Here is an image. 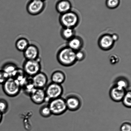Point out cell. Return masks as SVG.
<instances>
[{"instance_id": "1", "label": "cell", "mask_w": 131, "mask_h": 131, "mask_svg": "<svg viewBox=\"0 0 131 131\" xmlns=\"http://www.w3.org/2000/svg\"><path fill=\"white\" fill-rule=\"evenodd\" d=\"M75 52L69 47H63L57 52L56 56L57 61L63 66H71L77 61Z\"/></svg>"}, {"instance_id": "2", "label": "cell", "mask_w": 131, "mask_h": 131, "mask_svg": "<svg viewBox=\"0 0 131 131\" xmlns=\"http://www.w3.org/2000/svg\"><path fill=\"white\" fill-rule=\"evenodd\" d=\"M4 93L10 97H15L20 93L21 87L18 82L14 78L10 77L2 85Z\"/></svg>"}, {"instance_id": "3", "label": "cell", "mask_w": 131, "mask_h": 131, "mask_svg": "<svg viewBox=\"0 0 131 131\" xmlns=\"http://www.w3.org/2000/svg\"><path fill=\"white\" fill-rule=\"evenodd\" d=\"M79 21L78 14L71 11L61 14L59 17L60 24L63 27L74 29L78 25Z\"/></svg>"}, {"instance_id": "4", "label": "cell", "mask_w": 131, "mask_h": 131, "mask_svg": "<svg viewBox=\"0 0 131 131\" xmlns=\"http://www.w3.org/2000/svg\"><path fill=\"white\" fill-rule=\"evenodd\" d=\"M23 67L26 75L32 77L41 71L42 66L40 58L36 60H25L23 64Z\"/></svg>"}, {"instance_id": "5", "label": "cell", "mask_w": 131, "mask_h": 131, "mask_svg": "<svg viewBox=\"0 0 131 131\" xmlns=\"http://www.w3.org/2000/svg\"><path fill=\"white\" fill-rule=\"evenodd\" d=\"M45 90L46 96L45 102L47 103L51 100L61 97L64 91L61 85L52 82L47 85Z\"/></svg>"}, {"instance_id": "6", "label": "cell", "mask_w": 131, "mask_h": 131, "mask_svg": "<svg viewBox=\"0 0 131 131\" xmlns=\"http://www.w3.org/2000/svg\"><path fill=\"white\" fill-rule=\"evenodd\" d=\"M47 104L52 115L59 116L62 115L68 110L65 99L62 97L51 100Z\"/></svg>"}, {"instance_id": "7", "label": "cell", "mask_w": 131, "mask_h": 131, "mask_svg": "<svg viewBox=\"0 0 131 131\" xmlns=\"http://www.w3.org/2000/svg\"><path fill=\"white\" fill-rule=\"evenodd\" d=\"M45 8L43 1L41 0H32L27 5L26 9L29 15H37L43 12Z\"/></svg>"}, {"instance_id": "8", "label": "cell", "mask_w": 131, "mask_h": 131, "mask_svg": "<svg viewBox=\"0 0 131 131\" xmlns=\"http://www.w3.org/2000/svg\"><path fill=\"white\" fill-rule=\"evenodd\" d=\"M29 96L31 100L36 105H41L45 102L46 96L45 89L35 88Z\"/></svg>"}, {"instance_id": "9", "label": "cell", "mask_w": 131, "mask_h": 131, "mask_svg": "<svg viewBox=\"0 0 131 131\" xmlns=\"http://www.w3.org/2000/svg\"><path fill=\"white\" fill-rule=\"evenodd\" d=\"M65 100L68 110L70 111H76L79 109L81 106V100L77 95H69L67 96Z\"/></svg>"}, {"instance_id": "10", "label": "cell", "mask_w": 131, "mask_h": 131, "mask_svg": "<svg viewBox=\"0 0 131 131\" xmlns=\"http://www.w3.org/2000/svg\"><path fill=\"white\" fill-rule=\"evenodd\" d=\"M31 80L35 88L45 89L48 84V77L41 71L32 77Z\"/></svg>"}, {"instance_id": "11", "label": "cell", "mask_w": 131, "mask_h": 131, "mask_svg": "<svg viewBox=\"0 0 131 131\" xmlns=\"http://www.w3.org/2000/svg\"><path fill=\"white\" fill-rule=\"evenodd\" d=\"M23 52L25 60H36L40 58L39 48L34 44H29Z\"/></svg>"}, {"instance_id": "12", "label": "cell", "mask_w": 131, "mask_h": 131, "mask_svg": "<svg viewBox=\"0 0 131 131\" xmlns=\"http://www.w3.org/2000/svg\"><path fill=\"white\" fill-rule=\"evenodd\" d=\"M115 42L111 35L105 34L100 37L98 44L100 48L106 51L111 49L113 47Z\"/></svg>"}, {"instance_id": "13", "label": "cell", "mask_w": 131, "mask_h": 131, "mask_svg": "<svg viewBox=\"0 0 131 131\" xmlns=\"http://www.w3.org/2000/svg\"><path fill=\"white\" fill-rule=\"evenodd\" d=\"M127 90L123 88L114 85L110 91V96L112 100L115 102L122 101Z\"/></svg>"}, {"instance_id": "14", "label": "cell", "mask_w": 131, "mask_h": 131, "mask_svg": "<svg viewBox=\"0 0 131 131\" xmlns=\"http://www.w3.org/2000/svg\"><path fill=\"white\" fill-rule=\"evenodd\" d=\"M83 45V39L79 37L74 36L68 41V47L75 52L80 50Z\"/></svg>"}, {"instance_id": "15", "label": "cell", "mask_w": 131, "mask_h": 131, "mask_svg": "<svg viewBox=\"0 0 131 131\" xmlns=\"http://www.w3.org/2000/svg\"><path fill=\"white\" fill-rule=\"evenodd\" d=\"M71 4L68 0H61L57 3L56 6L57 12L61 14L65 13L71 11Z\"/></svg>"}, {"instance_id": "16", "label": "cell", "mask_w": 131, "mask_h": 131, "mask_svg": "<svg viewBox=\"0 0 131 131\" xmlns=\"http://www.w3.org/2000/svg\"><path fill=\"white\" fill-rule=\"evenodd\" d=\"M66 75L61 70H56L51 74V82L56 84L61 85L65 81Z\"/></svg>"}, {"instance_id": "17", "label": "cell", "mask_w": 131, "mask_h": 131, "mask_svg": "<svg viewBox=\"0 0 131 131\" xmlns=\"http://www.w3.org/2000/svg\"><path fill=\"white\" fill-rule=\"evenodd\" d=\"M18 68L15 64L8 62L4 64L1 70L8 75L9 77H12L17 70Z\"/></svg>"}, {"instance_id": "18", "label": "cell", "mask_w": 131, "mask_h": 131, "mask_svg": "<svg viewBox=\"0 0 131 131\" xmlns=\"http://www.w3.org/2000/svg\"><path fill=\"white\" fill-rule=\"evenodd\" d=\"M29 44V41L27 38L22 37L18 38L16 41L15 46L18 51L23 52Z\"/></svg>"}, {"instance_id": "19", "label": "cell", "mask_w": 131, "mask_h": 131, "mask_svg": "<svg viewBox=\"0 0 131 131\" xmlns=\"http://www.w3.org/2000/svg\"><path fill=\"white\" fill-rule=\"evenodd\" d=\"M75 31L73 28L63 27L61 31V35L63 38L69 41L74 36Z\"/></svg>"}, {"instance_id": "20", "label": "cell", "mask_w": 131, "mask_h": 131, "mask_svg": "<svg viewBox=\"0 0 131 131\" xmlns=\"http://www.w3.org/2000/svg\"><path fill=\"white\" fill-rule=\"evenodd\" d=\"M114 85L126 90L129 88V83L126 78L124 77H119L115 79Z\"/></svg>"}, {"instance_id": "21", "label": "cell", "mask_w": 131, "mask_h": 131, "mask_svg": "<svg viewBox=\"0 0 131 131\" xmlns=\"http://www.w3.org/2000/svg\"><path fill=\"white\" fill-rule=\"evenodd\" d=\"M39 113L41 116L44 118H48L52 115L48 104L42 106L39 110Z\"/></svg>"}, {"instance_id": "22", "label": "cell", "mask_w": 131, "mask_h": 131, "mask_svg": "<svg viewBox=\"0 0 131 131\" xmlns=\"http://www.w3.org/2000/svg\"><path fill=\"white\" fill-rule=\"evenodd\" d=\"M123 105L126 107L130 108L131 107V92L127 91L122 100Z\"/></svg>"}, {"instance_id": "23", "label": "cell", "mask_w": 131, "mask_h": 131, "mask_svg": "<svg viewBox=\"0 0 131 131\" xmlns=\"http://www.w3.org/2000/svg\"><path fill=\"white\" fill-rule=\"evenodd\" d=\"M9 104L4 99L0 98V113L3 114L6 113L8 111Z\"/></svg>"}, {"instance_id": "24", "label": "cell", "mask_w": 131, "mask_h": 131, "mask_svg": "<svg viewBox=\"0 0 131 131\" xmlns=\"http://www.w3.org/2000/svg\"><path fill=\"white\" fill-rule=\"evenodd\" d=\"M120 0H106V5L109 8H116L120 4Z\"/></svg>"}, {"instance_id": "25", "label": "cell", "mask_w": 131, "mask_h": 131, "mask_svg": "<svg viewBox=\"0 0 131 131\" xmlns=\"http://www.w3.org/2000/svg\"><path fill=\"white\" fill-rule=\"evenodd\" d=\"M10 77L7 74L2 70H0V84L2 85Z\"/></svg>"}, {"instance_id": "26", "label": "cell", "mask_w": 131, "mask_h": 131, "mask_svg": "<svg viewBox=\"0 0 131 131\" xmlns=\"http://www.w3.org/2000/svg\"><path fill=\"white\" fill-rule=\"evenodd\" d=\"M75 57L77 61H82L85 57V54L83 51L80 50L75 52Z\"/></svg>"}, {"instance_id": "27", "label": "cell", "mask_w": 131, "mask_h": 131, "mask_svg": "<svg viewBox=\"0 0 131 131\" xmlns=\"http://www.w3.org/2000/svg\"><path fill=\"white\" fill-rule=\"evenodd\" d=\"M120 131H131V124L129 122L123 123L121 126Z\"/></svg>"}, {"instance_id": "28", "label": "cell", "mask_w": 131, "mask_h": 131, "mask_svg": "<svg viewBox=\"0 0 131 131\" xmlns=\"http://www.w3.org/2000/svg\"><path fill=\"white\" fill-rule=\"evenodd\" d=\"M110 61L111 64L114 65L119 62V59L118 57L115 55H112L110 56Z\"/></svg>"}, {"instance_id": "29", "label": "cell", "mask_w": 131, "mask_h": 131, "mask_svg": "<svg viewBox=\"0 0 131 131\" xmlns=\"http://www.w3.org/2000/svg\"><path fill=\"white\" fill-rule=\"evenodd\" d=\"M111 36L113 40L115 42L117 41L119 39V36L117 34H115H115H113L112 35H111Z\"/></svg>"}, {"instance_id": "30", "label": "cell", "mask_w": 131, "mask_h": 131, "mask_svg": "<svg viewBox=\"0 0 131 131\" xmlns=\"http://www.w3.org/2000/svg\"><path fill=\"white\" fill-rule=\"evenodd\" d=\"M3 114L0 113V124L2 122L3 119Z\"/></svg>"}, {"instance_id": "31", "label": "cell", "mask_w": 131, "mask_h": 131, "mask_svg": "<svg viewBox=\"0 0 131 131\" xmlns=\"http://www.w3.org/2000/svg\"><path fill=\"white\" fill-rule=\"evenodd\" d=\"M41 1H45V0H41Z\"/></svg>"}]
</instances>
